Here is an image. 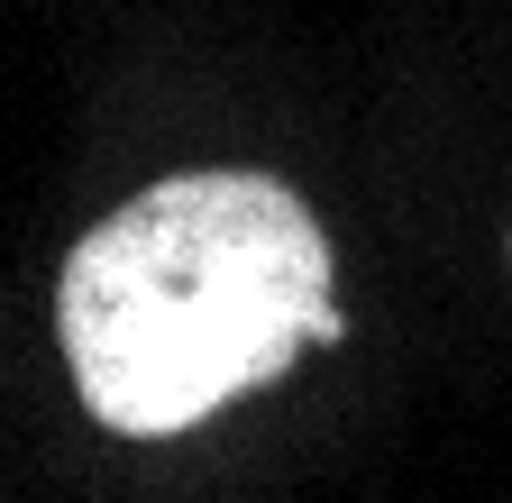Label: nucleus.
<instances>
[{
    "instance_id": "1",
    "label": "nucleus",
    "mask_w": 512,
    "mask_h": 503,
    "mask_svg": "<svg viewBox=\"0 0 512 503\" xmlns=\"http://www.w3.org/2000/svg\"><path fill=\"white\" fill-rule=\"evenodd\" d=\"M55 339L83 412L119 439H174L302 348H339L330 238L293 183L211 165L128 193L55 275Z\"/></svg>"
}]
</instances>
